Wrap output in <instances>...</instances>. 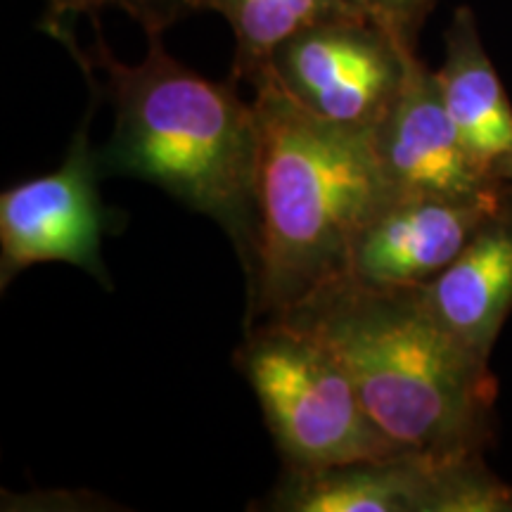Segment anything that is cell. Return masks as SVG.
Returning <instances> with one entry per match:
<instances>
[{
    "mask_svg": "<svg viewBox=\"0 0 512 512\" xmlns=\"http://www.w3.org/2000/svg\"><path fill=\"white\" fill-rule=\"evenodd\" d=\"M413 53L373 19L351 15L287 38L264 74L316 117L373 131L399 95Z\"/></svg>",
    "mask_w": 512,
    "mask_h": 512,
    "instance_id": "7",
    "label": "cell"
},
{
    "mask_svg": "<svg viewBox=\"0 0 512 512\" xmlns=\"http://www.w3.org/2000/svg\"><path fill=\"white\" fill-rule=\"evenodd\" d=\"M102 10H121L143 27L145 36H164L181 19L207 10V0H46L41 29L57 41L74 34L76 17L98 19Z\"/></svg>",
    "mask_w": 512,
    "mask_h": 512,
    "instance_id": "13",
    "label": "cell"
},
{
    "mask_svg": "<svg viewBox=\"0 0 512 512\" xmlns=\"http://www.w3.org/2000/svg\"><path fill=\"white\" fill-rule=\"evenodd\" d=\"M233 29L235 60L230 79L254 83L271 67L287 38L328 19L361 15L349 0H207ZM366 17V15H363Z\"/></svg>",
    "mask_w": 512,
    "mask_h": 512,
    "instance_id": "12",
    "label": "cell"
},
{
    "mask_svg": "<svg viewBox=\"0 0 512 512\" xmlns=\"http://www.w3.org/2000/svg\"><path fill=\"white\" fill-rule=\"evenodd\" d=\"M349 5L394 34L403 46L418 48V34L437 0H349Z\"/></svg>",
    "mask_w": 512,
    "mask_h": 512,
    "instance_id": "14",
    "label": "cell"
},
{
    "mask_svg": "<svg viewBox=\"0 0 512 512\" xmlns=\"http://www.w3.org/2000/svg\"><path fill=\"white\" fill-rule=\"evenodd\" d=\"M512 183L489 195L396 197L363 228L351 278L380 287H422L444 271L508 202Z\"/></svg>",
    "mask_w": 512,
    "mask_h": 512,
    "instance_id": "9",
    "label": "cell"
},
{
    "mask_svg": "<svg viewBox=\"0 0 512 512\" xmlns=\"http://www.w3.org/2000/svg\"><path fill=\"white\" fill-rule=\"evenodd\" d=\"M93 57H74L114 110V131L98 147L102 176L157 185L176 202L209 216L233 242L245 271L259 238L261 124L254 100L235 81H211L166 53L162 36H147V55L124 64L102 41L93 19Z\"/></svg>",
    "mask_w": 512,
    "mask_h": 512,
    "instance_id": "1",
    "label": "cell"
},
{
    "mask_svg": "<svg viewBox=\"0 0 512 512\" xmlns=\"http://www.w3.org/2000/svg\"><path fill=\"white\" fill-rule=\"evenodd\" d=\"M418 290L441 328L489 361L512 311V190L475 240Z\"/></svg>",
    "mask_w": 512,
    "mask_h": 512,
    "instance_id": "10",
    "label": "cell"
},
{
    "mask_svg": "<svg viewBox=\"0 0 512 512\" xmlns=\"http://www.w3.org/2000/svg\"><path fill=\"white\" fill-rule=\"evenodd\" d=\"M252 86L261 171L245 328L283 318L318 290L349 278L356 240L394 200L370 131L316 117L268 74Z\"/></svg>",
    "mask_w": 512,
    "mask_h": 512,
    "instance_id": "3",
    "label": "cell"
},
{
    "mask_svg": "<svg viewBox=\"0 0 512 512\" xmlns=\"http://www.w3.org/2000/svg\"><path fill=\"white\" fill-rule=\"evenodd\" d=\"M91 105L74 131L62 164L50 174L10 185L0 195V290L36 264L81 268L107 290L110 271L102 240L117 221L100 197V157L91 143V121L102 95L95 86Z\"/></svg>",
    "mask_w": 512,
    "mask_h": 512,
    "instance_id": "5",
    "label": "cell"
},
{
    "mask_svg": "<svg viewBox=\"0 0 512 512\" xmlns=\"http://www.w3.org/2000/svg\"><path fill=\"white\" fill-rule=\"evenodd\" d=\"M259 510L273 512H512V486L484 458L437 463L387 456L356 463L292 470Z\"/></svg>",
    "mask_w": 512,
    "mask_h": 512,
    "instance_id": "6",
    "label": "cell"
},
{
    "mask_svg": "<svg viewBox=\"0 0 512 512\" xmlns=\"http://www.w3.org/2000/svg\"><path fill=\"white\" fill-rule=\"evenodd\" d=\"M278 320L309 330L354 382L377 430L403 456L484 458L496 432L489 361L441 328L418 287L337 280Z\"/></svg>",
    "mask_w": 512,
    "mask_h": 512,
    "instance_id": "2",
    "label": "cell"
},
{
    "mask_svg": "<svg viewBox=\"0 0 512 512\" xmlns=\"http://www.w3.org/2000/svg\"><path fill=\"white\" fill-rule=\"evenodd\" d=\"M377 162L396 197L489 195L505 181L479 169L467 155L441 98L439 76L418 53L411 55L406 79L387 114L373 131Z\"/></svg>",
    "mask_w": 512,
    "mask_h": 512,
    "instance_id": "8",
    "label": "cell"
},
{
    "mask_svg": "<svg viewBox=\"0 0 512 512\" xmlns=\"http://www.w3.org/2000/svg\"><path fill=\"white\" fill-rule=\"evenodd\" d=\"M235 368L259 399L283 467L318 470L403 456L370 420L335 354L290 320L245 328Z\"/></svg>",
    "mask_w": 512,
    "mask_h": 512,
    "instance_id": "4",
    "label": "cell"
},
{
    "mask_svg": "<svg viewBox=\"0 0 512 512\" xmlns=\"http://www.w3.org/2000/svg\"><path fill=\"white\" fill-rule=\"evenodd\" d=\"M444 64L437 72L446 112L479 169L496 178L512 157V102L479 36L475 12H453L446 34Z\"/></svg>",
    "mask_w": 512,
    "mask_h": 512,
    "instance_id": "11",
    "label": "cell"
},
{
    "mask_svg": "<svg viewBox=\"0 0 512 512\" xmlns=\"http://www.w3.org/2000/svg\"><path fill=\"white\" fill-rule=\"evenodd\" d=\"M496 178H498V181L512 183V157H510V159H505V162H503L501 166H498Z\"/></svg>",
    "mask_w": 512,
    "mask_h": 512,
    "instance_id": "15",
    "label": "cell"
}]
</instances>
